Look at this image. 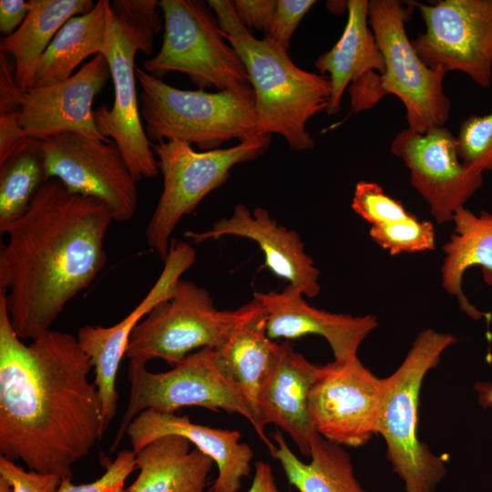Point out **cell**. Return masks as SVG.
I'll list each match as a JSON object with an SVG mask.
<instances>
[{"label":"cell","mask_w":492,"mask_h":492,"mask_svg":"<svg viewBox=\"0 0 492 492\" xmlns=\"http://www.w3.org/2000/svg\"><path fill=\"white\" fill-rule=\"evenodd\" d=\"M110 6L117 17L133 25L148 40L164 26L157 0H114Z\"/></svg>","instance_id":"cell-34"},{"label":"cell","mask_w":492,"mask_h":492,"mask_svg":"<svg viewBox=\"0 0 492 492\" xmlns=\"http://www.w3.org/2000/svg\"><path fill=\"white\" fill-rule=\"evenodd\" d=\"M77 338L47 330L25 344L0 293V454L28 470L71 478L101 439L102 405Z\"/></svg>","instance_id":"cell-1"},{"label":"cell","mask_w":492,"mask_h":492,"mask_svg":"<svg viewBox=\"0 0 492 492\" xmlns=\"http://www.w3.org/2000/svg\"><path fill=\"white\" fill-rule=\"evenodd\" d=\"M232 5L240 22L249 30L269 35L275 15L276 0H235Z\"/></svg>","instance_id":"cell-37"},{"label":"cell","mask_w":492,"mask_h":492,"mask_svg":"<svg viewBox=\"0 0 492 492\" xmlns=\"http://www.w3.org/2000/svg\"><path fill=\"white\" fill-rule=\"evenodd\" d=\"M25 138L15 110L0 108V164L9 158Z\"/></svg>","instance_id":"cell-39"},{"label":"cell","mask_w":492,"mask_h":492,"mask_svg":"<svg viewBox=\"0 0 492 492\" xmlns=\"http://www.w3.org/2000/svg\"><path fill=\"white\" fill-rule=\"evenodd\" d=\"M411 13L412 8L396 0L368 4V23L384 62V90L402 101L407 128L425 133L446 124L451 101L443 87L447 72L425 65L407 36L405 23Z\"/></svg>","instance_id":"cell-11"},{"label":"cell","mask_w":492,"mask_h":492,"mask_svg":"<svg viewBox=\"0 0 492 492\" xmlns=\"http://www.w3.org/2000/svg\"><path fill=\"white\" fill-rule=\"evenodd\" d=\"M278 460L289 483L299 492H367L357 480L350 455L337 444L316 434L311 444L309 463L300 460L281 431L272 434Z\"/></svg>","instance_id":"cell-27"},{"label":"cell","mask_w":492,"mask_h":492,"mask_svg":"<svg viewBox=\"0 0 492 492\" xmlns=\"http://www.w3.org/2000/svg\"><path fill=\"white\" fill-rule=\"evenodd\" d=\"M152 50L153 42L133 25L117 17L109 5L107 48L103 56L113 80L114 102L111 108L99 106L94 115L99 132L117 144L138 181L154 178L159 172L151 143L142 127L136 89V54L140 51L150 55Z\"/></svg>","instance_id":"cell-15"},{"label":"cell","mask_w":492,"mask_h":492,"mask_svg":"<svg viewBox=\"0 0 492 492\" xmlns=\"http://www.w3.org/2000/svg\"><path fill=\"white\" fill-rule=\"evenodd\" d=\"M316 3L313 0H276V10L269 37L286 52L301 20Z\"/></svg>","instance_id":"cell-35"},{"label":"cell","mask_w":492,"mask_h":492,"mask_svg":"<svg viewBox=\"0 0 492 492\" xmlns=\"http://www.w3.org/2000/svg\"><path fill=\"white\" fill-rule=\"evenodd\" d=\"M164 36L157 55L143 68L160 78L186 74L200 89L214 87L255 100L247 69L221 34L208 4L199 0H161Z\"/></svg>","instance_id":"cell-7"},{"label":"cell","mask_w":492,"mask_h":492,"mask_svg":"<svg viewBox=\"0 0 492 492\" xmlns=\"http://www.w3.org/2000/svg\"><path fill=\"white\" fill-rule=\"evenodd\" d=\"M385 393L386 377L357 356L320 365L309 394L313 428L339 446H362L377 434Z\"/></svg>","instance_id":"cell-14"},{"label":"cell","mask_w":492,"mask_h":492,"mask_svg":"<svg viewBox=\"0 0 492 492\" xmlns=\"http://www.w3.org/2000/svg\"><path fill=\"white\" fill-rule=\"evenodd\" d=\"M109 77L108 60L99 54L64 81L24 90L16 85L15 68L1 52L0 108L15 110L25 138L43 140L74 132L110 142L99 132L92 108Z\"/></svg>","instance_id":"cell-10"},{"label":"cell","mask_w":492,"mask_h":492,"mask_svg":"<svg viewBox=\"0 0 492 492\" xmlns=\"http://www.w3.org/2000/svg\"><path fill=\"white\" fill-rule=\"evenodd\" d=\"M452 221L454 232L442 247V286L456 298L462 312L474 320H480L488 314L468 301L462 282L467 269L479 265L485 282L492 287V213L482 210L476 214L462 207L456 211Z\"/></svg>","instance_id":"cell-24"},{"label":"cell","mask_w":492,"mask_h":492,"mask_svg":"<svg viewBox=\"0 0 492 492\" xmlns=\"http://www.w3.org/2000/svg\"><path fill=\"white\" fill-rule=\"evenodd\" d=\"M351 207L372 226L411 220L403 204L388 196L383 188L373 181L360 180L354 188Z\"/></svg>","instance_id":"cell-31"},{"label":"cell","mask_w":492,"mask_h":492,"mask_svg":"<svg viewBox=\"0 0 492 492\" xmlns=\"http://www.w3.org/2000/svg\"><path fill=\"white\" fill-rule=\"evenodd\" d=\"M221 34L243 62L255 95L258 136L278 134L292 150L314 147L306 129L311 118L326 111L331 81L298 67L269 37L256 38L239 20L232 1L209 0Z\"/></svg>","instance_id":"cell-3"},{"label":"cell","mask_w":492,"mask_h":492,"mask_svg":"<svg viewBox=\"0 0 492 492\" xmlns=\"http://www.w3.org/2000/svg\"><path fill=\"white\" fill-rule=\"evenodd\" d=\"M195 259L192 246L173 241L159 278L125 318L108 327L85 325L78 329L77 341L95 371L94 384L101 400L105 432L116 415L118 397L117 374L131 332L157 304L173 295L181 275L193 265Z\"/></svg>","instance_id":"cell-17"},{"label":"cell","mask_w":492,"mask_h":492,"mask_svg":"<svg viewBox=\"0 0 492 492\" xmlns=\"http://www.w3.org/2000/svg\"><path fill=\"white\" fill-rule=\"evenodd\" d=\"M129 400L110 450H115L131 421L142 411L174 413L185 406L237 413L251 425L270 453L275 448L254 408L219 360L216 349L202 348L187 355L167 372L151 373L129 362Z\"/></svg>","instance_id":"cell-6"},{"label":"cell","mask_w":492,"mask_h":492,"mask_svg":"<svg viewBox=\"0 0 492 492\" xmlns=\"http://www.w3.org/2000/svg\"><path fill=\"white\" fill-rule=\"evenodd\" d=\"M319 367L295 352L289 341L279 343L277 357L257 399L262 425L273 424L287 433L306 456L317 434L310 421L309 394Z\"/></svg>","instance_id":"cell-21"},{"label":"cell","mask_w":492,"mask_h":492,"mask_svg":"<svg viewBox=\"0 0 492 492\" xmlns=\"http://www.w3.org/2000/svg\"><path fill=\"white\" fill-rule=\"evenodd\" d=\"M228 235L255 241L264 254L265 266L304 296L313 298L320 293V272L307 254L299 234L279 225L261 207L251 212L244 204L239 203L231 217L217 220L210 230L185 233L195 242Z\"/></svg>","instance_id":"cell-18"},{"label":"cell","mask_w":492,"mask_h":492,"mask_svg":"<svg viewBox=\"0 0 492 492\" xmlns=\"http://www.w3.org/2000/svg\"><path fill=\"white\" fill-rule=\"evenodd\" d=\"M46 181L39 140L26 138L0 164V227L20 218Z\"/></svg>","instance_id":"cell-29"},{"label":"cell","mask_w":492,"mask_h":492,"mask_svg":"<svg viewBox=\"0 0 492 492\" xmlns=\"http://www.w3.org/2000/svg\"><path fill=\"white\" fill-rule=\"evenodd\" d=\"M261 308L253 300L235 310H218L208 290L180 279L173 295L157 304L133 329L125 356L145 364L162 359L174 366L194 350L219 349Z\"/></svg>","instance_id":"cell-8"},{"label":"cell","mask_w":492,"mask_h":492,"mask_svg":"<svg viewBox=\"0 0 492 492\" xmlns=\"http://www.w3.org/2000/svg\"><path fill=\"white\" fill-rule=\"evenodd\" d=\"M139 108L150 143L179 140L213 150L257 135L255 100L232 92L183 90L136 67Z\"/></svg>","instance_id":"cell-5"},{"label":"cell","mask_w":492,"mask_h":492,"mask_svg":"<svg viewBox=\"0 0 492 492\" xmlns=\"http://www.w3.org/2000/svg\"><path fill=\"white\" fill-rule=\"evenodd\" d=\"M368 4L367 0L347 1L348 17L342 36L314 62L321 75L328 74L331 81L328 115L340 111L344 90L355 78L369 71L384 73V57L368 23Z\"/></svg>","instance_id":"cell-23"},{"label":"cell","mask_w":492,"mask_h":492,"mask_svg":"<svg viewBox=\"0 0 492 492\" xmlns=\"http://www.w3.org/2000/svg\"><path fill=\"white\" fill-rule=\"evenodd\" d=\"M135 469L136 453L133 450H123L106 465L105 472L97 480L75 485L71 478H65L56 492H126V480Z\"/></svg>","instance_id":"cell-33"},{"label":"cell","mask_w":492,"mask_h":492,"mask_svg":"<svg viewBox=\"0 0 492 492\" xmlns=\"http://www.w3.org/2000/svg\"><path fill=\"white\" fill-rule=\"evenodd\" d=\"M390 151L404 161L412 187L439 224L452 221L483 184V172L461 160L456 136L444 126L425 133L406 128L392 140Z\"/></svg>","instance_id":"cell-16"},{"label":"cell","mask_w":492,"mask_h":492,"mask_svg":"<svg viewBox=\"0 0 492 492\" xmlns=\"http://www.w3.org/2000/svg\"><path fill=\"white\" fill-rule=\"evenodd\" d=\"M254 298L263 308L270 339L320 335L328 342L334 360L356 357L362 343L378 326L372 314L352 316L316 309L291 284L282 292H256Z\"/></svg>","instance_id":"cell-19"},{"label":"cell","mask_w":492,"mask_h":492,"mask_svg":"<svg viewBox=\"0 0 492 492\" xmlns=\"http://www.w3.org/2000/svg\"><path fill=\"white\" fill-rule=\"evenodd\" d=\"M190 445L177 435L151 441L136 453L138 474L126 492H210L206 487L214 462Z\"/></svg>","instance_id":"cell-22"},{"label":"cell","mask_w":492,"mask_h":492,"mask_svg":"<svg viewBox=\"0 0 492 492\" xmlns=\"http://www.w3.org/2000/svg\"><path fill=\"white\" fill-rule=\"evenodd\" d=\"M474 389L477 393L480 405L484 408L492 407V384L489 382H477Z\"/></svg>","instance_id":"cell-42"},{"label":"cell","mask_w":492,"mask_h":492,"mask_svg":"<svg viewBox=\"0 0 492 492\" xmlns=\"http://www.w3.org/2000/svg\"><path fill=\"white\" fill-rule=\"evenodd\" d=\"M271 140L272 135L256 136L231 148L200 152L179 140L151 143L163 190L146 228L149 248L165 260L180 220L227 181L231 168L264 154Z\"/></svg>","instance_id":"cell-9"},{"label":"cell","mask_w":492,"mask_h":492,"mask_svg":"<svg viewBox=\"0 0 492 492\" xmlns=\"http://www.w3.org/2000/svg\"><path fill=\"white\" fill-rule=\"evenodd\" d=\"M278 350L279 343L267 335L261 304L258 312L233 331L223 346L216 349L220 362L252 405L261 423L258 395L275 362Z\"/></svg>","instance_id":"cell-28"},{"label":"cell","mask_w":492,"mask_h":492,"mask_svg":"<svg viewBox=\"0 0 492 492\" xmlns=\"http://www.w3.org/2000/svg\"><path fill=\"white\" fill-rule=\"evenodd\" d=\"M247 492H280L268 464L262 461L255 462L252 483Z\"/></svg>","instance_id":"cell-41"},{"label":"cell","mask_w":492,"mask_h":492,"mask_svg":"<svg viewBox=\"0 0 492 492\" xmlns=\"http://www.w3.org/2000/svg\"><path fill=\"white\" fill-rule=\"evenodd\" d=\"M28 14L12 35L4 37L0 51L15 60V80L21 89L31 87L37 63L59 29L72 17L89 12L92 0H30Z\"/></svg>","instance_id":"cell-26"},{"label":"cell","mask_w":492,"mask_h":492,"mask_svg":"<svg viewBox=\"0 0 492 492\" xmlns=\"http://www.w3.org/2000/svg\"><path fill=\"white\" fill-rule=\"evenodd\" d=\"M108 0H98L87 13L69 19L40 57L31 87L64 81L86 58L104 55L108 38Z\"/></svg>","instance_id":"cell-25"},{"label":"cell","mask_w":492,"mask_h":492,"mask_svg":"<svg viewBox=\"0 0 492 492\" xmlns=\"http://www.w3.org/2000/svg\"><path fill=\"white\" fill-rule=\"evenodd\" d=\"M417 7L425 30L411 40L431 68L466 75L487 88L492 81V0H440Z\"/></svg>","instance_id":"cell-13"},{"label":"cell","mask_w":492,"mask_h":492,"mask_svg":"<svg viewBox=\"0 0 492 492\" xmlns=\"http://www.w3.org/2000/svg\"><path fill=\"white\" fill-rule=\"evenodd\" d=\"M351 113L373 108L386 93L384 90L381 75L369 71L355 78L349 86Z\"/></svg>","instance_id":"cell-38"},{"label":"cell","mask_w":492,"mask_h":492,"mask_svg":"<svg viewBox=\"0 0 492 492\" xmlns=\"http://www.w3.org/2000/svg\"><path fill=\"white\" fill-rule=\"evenodd\" d=\"M0 477L9 482L13 492H56L62 481L56 475L26 471L3 456H0Z\"/></svg>","instance_id":"cell-36"},{"label":"cell","mask_w":492,"mask_h":492,"mask_svg":"<svg viewBox=\"0 0 492 492\" xmlns=\"http://www.w3.org/2000/svg\"><path fill=\"white\" fill-rule=\"evenodd\" d=\"M29 11V2L24 0L0 1V32L4 37L17 30Z\"/></svg>","instance_id":"cell-40"},{"label":"cell","mask_w":492,"mask_h":492,"mask_svg":"<svg viewBox=\"0 0 492 492\" xmlns=\"http://www.w3.org/2000/svg\"><path fill=\"white\" fill-rule=\"evenodd\" d=\"M113 220L101 201L46 180L26 211L0 227V293L20 339L50 329L67 303L96 279L107 261Z\"/></svg>","instance_id":"cell-2"},{"label":"cell","mask_w":492,"mask_h":492,"mask_svg":"<svg viewBox=\"0 0 492 492\" xmlns=\"http://www.w3.org/2000/svg\"><path fill=\"white\" fill-rule=\"evenodd\" d=\"M46 180L56 179L72 194L96 199L115 221L130 220L138 207V180L114 141L64 132L39 140Z\"/></svg>","instance_id":"cell-12"},{"label":"cell","mask_w":492,"mask_h":492,"mask_svg":"<svg viewBox=\"0 0 492 492\" xmlns=\"http://www.w3.org/2000/svg\"><path fill=\"white\" fill-rule=\"evenodd\" d=\"M370 237L391 255L403 252H420L434 250L436 231L432 222L418 220L416 217L408 220L371 226Z\"/></svg>","instance_id":"cell-30"},{"label":"cell","mask_w":492,"mask_h":492,"mask_svg":"<svg viewBox=\"0 0 492 492\" xmlns=\"http://www.w3.org/2000/svg\"><path fill=\"white\" fill-rule=\"evenodd\" d=\"M126 434L135 453L164 436L187 438L217 466L218 475L210 492H238L241 479L249 477L251 470L253 451L240 441L239 431L195 424L187 415L147 409L131 421Z\"/></svg>","instance_id":"cell-20"},{"label":"cell","mask_w":492,"mask_h":492,"mask_svg":"<svg viewBox=\"0 0 492 492\" xmlns=\"http://www.w3.org/2000/svg\"><path fill=\"white\" fill-rule=\"evenodd\" d=\"M456 341L453 334L424 329L399 367L386 377L377 434L385 441L387 458L405 492H435L446 475L445 457L436 456L418 439L417 411L425 374Z\"/></svg>","instance_id":"cell-4"},{"label":"cell","mask_w":492,"mask_h":492,"mask_svg":"<svg viewBox=\"0 0 492 492\" xmlns=\"http://www.w3.org/2000/svg\"><path fill=\"white\" fill-rule=\"evenodd\" d=\"M461 160L479 170H492V111L472 115L460 125L456 136Z\"/></svg>","instance_id":"cell-32"}]
</instances>
